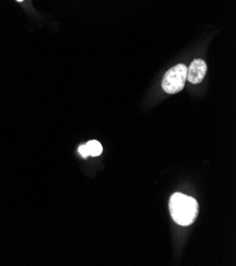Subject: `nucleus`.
Segmentation results:
<instances>
[{
  "mask_svg": "<svg viewBox=\"0 0 236 266\" xmlns=\"http://www.w3.org/2000/svg\"><path fill=\"white\" fill-rule=\"evenodd\" d=\"M170 211L173 220L181 226H189L196 220L198 204L196 200L181 193H175L170 200Z\"/></svg>",
  "mask_w": 236,
  "mask_h": 266,
  "instance_id": "obj_1",
  "label": "nucleus"
},
{
  "mask_svg": "<svg viewBox=\"0 0 236 266\" xmlns=\"http://www.w3.org/2000/svg\"><path fill=\"white\" fill-rule=\"evenodd\" d=\"M188 76V67L178 64L169 69L162 79V88L166 93L174 94L185 88Z\"/></svg>",
  "mask_w": 236,
  "mask_h": 266,
  "instance_id": "obj_2",
  "label": "nucleus"
},
{
  "mask_svg": "<svg viewBox=\"0 0 236 266\" xmlns=\"http://www.w3.org/2000/svg\"><path fill=\"white\" fill-rule=\"evenodd\" d=\"M206 64L203 60H194L188 68L187 80L193 84H199L202 82L206 75Z\"/></svg>",
  "mask_w": 236,
  "mask_h": 266,
  "instance_id": "obj_3",
  "label": "nucleus"
},
{
  "mask_svg": "<svg viewBox=\"0 0 236 266\" xmlns=\"http://www.w3.org/2000/svg\"><path fill=\"white\" fill-rule=\"evenodd\" d=\"M86 147L89 152V156L94 157V156H99L102 154V151H103L102 144L99 141H96V140H91V141L87 142Z\"/></svg>",
  "mask_w": 236,
  "mask_h": 266,
  "instance_id": "obj_4",
  "label": "nucleus"
},
{
  "mask_svg": "<svg viewBox=\"0 0 236 266\" xmlns=\"http://www.w3.org/2000/svg\"><path fill=\"white\" fill-rule=\"evenodd\" d=\"M78 153L81 154L82 157H84V158H87L89 156V152H88L86 144H83L78 148Z\"/></svg>",
  "mask_w": 236,
  "mask_h": 266,
  "instance_id": "obj_5",
  "label": "nucleus"
},
{
  "mask_svg": "<svg viewBox=\"0 0 236 266\" xmlns=\"http://www.w3.org/2000/svg\"><path fill=\"white\" fill-rule=\"evenodd\" d=\"M16 2H18V3H22V2H23V0H16Z\"/></svg>",
  "mask_w": 236,
  "mask_h": 266,
  "instance_id": "obj_6",
  "label": "nucleus"
}]
</instances>
